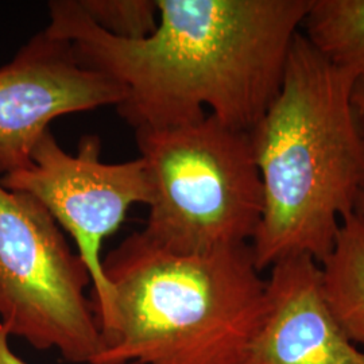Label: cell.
<instances>
[{"mask_svg": "<svg viewBox=\"0 0 364 364\" xmlns=\"http://www.w3.org/2000/svg\"><path fill=\"white\" fill-rule=\"evenodd\" d=\"M147 38H117L76 0L49 3L46 31L123 91L119 115L134 130L169 129L209 115L252 130L281 90L287 57L312 0H156Z\"/></svg>", "mask_w": 364, "mask_h": 364, "instance_id": "cell-1", "label": "cell"}, {"mask_svg": "<svg viewBox=\"0 0 364 364\" xmlns=\"http://www.w3.org/2000/svg\"><path fill=\"white\" fill-rule=\"evenodd\" d=\"M356 76L299 31L281 90L250 131L263 212L250 246L260 273L278 260L318 263L364 191V134L351 103Z\"/></svg>", "mask_w": 364, "mask_h": 364, "instance_id": "cell-2", "label": "cell"}, {"mask_svg": "<svg viewBox=\"0 0 364 364\" xmlns=\"http://www.w3.org/2000/svg\"><path fill=\"white\" fill-rule=\"evenodd\" d=\"M112 293L92 364H242L266 308L250 245L181 255L134 232L103 259Z\"/></svg>", "mask_w": 364, "mask_h": 364, "instance_id": "cell-3", "label": "cell"}, {"mask_svg": "<svg viewBox=\"0 0 364 364\" xmlns=\"http://www.w3.org/2000/svg\"><path fill=\"white\" fill-rule=\"evenodd\" d=\"M150 183L146 239L193 255L250 245L263 212L251 136L212 115L169 129L135 130Z\"/></svg>", "mask_w": 364, "mask_h": 364, "instance_id": "cell-4", "label": "cell"}, {"mask_svg": "<svg viewBox=\"0 0 364 364\" xmlns=\"http://www.w3.org/2000/svg\"><path fill=\"white\" fill-rule=\"evenodd\" d=\"M91 275L60 225L31 196L0 183V328L66 362L92 364L105 350Z\"/></svg>", "mask_w": 364, "mask_h": 364, "instance_id": "cell-5", "label": "cell"}, {"mask_svg": "<svg viewBox=\"0 0 364 364\" xmlns=\"http://www.w3.org/2000/svg\"><path fill=\"white\" fill-rule=\"evenodd\" d=\"M99 136L87 135L69 154L46 131L23 169L0 176V183L36 198L70 235L92 281V302L102 333L112 317V293L103 273L100 251L134 204L150 203V183L141 158L107 164Z\"/></svg>", "mask_w": 364, "mask_h": 364, "instance_id": "cell-6", "label": "cell"}, {"mask_svg": "<svg viewBox=\"0 0 364 364\" xmlns=\"http://www.w3.org/2000/svg\"><path fill=\"white\" fill-rule=\"evenodd\" d=\"M122 100L117 82L82 65L65 39L39 31L0 68V174L26 168L54 119Z\"/></svg>", "mask_w": 364, "mask_h": 364, "instance_id": "cell-7", "label": "cell"}, {"mask_svg": "<svg viewBox=\"0 0 364 364\" xmlns=\"http://www.w3.org/2000/svg\"><path fill=\"white\" fill-rule=\"evenodd\" d=\"M359 355L326 304L320 263L308 255L274 263L263 320L242 364H356Z\"/></svg>", "mask_w": 364, "mask_h": 364, "instance_id": "cell-8", "label": "cell"}, {"mask_svg": "<svg viewBox=\"0 0 364 364\" xmlns=\"http://www.w3.org/2000/svg\"><path fill=\"white\" fill-rule=\"evenodd\" d=\"M320 269L335 320L355 347L364 348V215L355 210L341 220L335 245Z\"/></svg>", "mask_w": 364, "mask_h": 364, "instance_id": "cell-9", "label": "cell"}, {"mask_svg": "<svg viewBox=\"0 0 364 364\" xmlns=\"http://www.w3.org/2000/svg\"><path fill=\"white\" fill-rule=\"evenodd\" d=\"M304 36L329 63L364 73V0H312Z\"/></svg>", "mask_w": 364, "mask_h": 364, "instance_id": "cell-10", "label": "cell"}, {"mask_svg": "<svg viewBox=\"0 0 364 364\" xmlns=\"http://www.w3.org/2000/svg\"><path fill=\"white\" fill-rule=\"evenodd\" d=\"M96 26L117 38L150 37L159 22L156 0H76Z\"/></svg>", "mask_w": 364, "mask_h": 364, "instance_id": "cell-11", "label": "cell"}, {"mask_svg": "<svg viewBox=\"0 0 364 364\" xmlns=\"http://www.w3.org/2000/svg\"><path fill=\"white\" fill-rule=\"evenodd\" d=\"M351 103L359 122L364 124V73L355 78L352 87Z\"/></svg>", "mask_w": 364, "mask_h": 364, "instance_id": "cell-12", "label": "cell"}, {"mask_svg": "<svg viewBox=\"0 0 364 364\" xmlns=\"http://www.w3.org/2000/svg\"><path fill=\"white\" fill-rule=\"evenodd\" d=\"M0 364H26L11 351L9 344V336L1 328H0Z\"/></svg>", "mask_w": 364, "mask_h": 364, "instance_id": "cell-13", "label": "cell"}, {"mask_svg": "<svg viewBox=\"0 0 364 364\" xmlns=\"http://www.w3.org/2000/svg\"><path fill=\"white\" fill-rule=\"evenodd\" d=\"M356 212H359V213H362L364 215V191L359 196V198H358V203H356Z\"/></svg>", "mask_w": 364, "mask_h": 364, "instance_id": "cell-14", "label": "cell"}, {"mask_svg": "<svg viewBox=\"0 0 364 364\" xmlns=\"http://www.w3.org/2000/svg\"><path fill=\"white\" fill-rule=\"evenodd\" d=\"M356 364H364V351H360V355H359V359H358V363Z\"/></svg>", "mask_w": 364, "mask_h": 364, "instance_id": "cell-15", "label": "cell"}]
</instances>
